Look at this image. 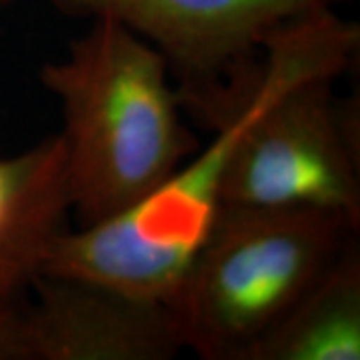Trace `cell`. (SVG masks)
<instances>
[{
    "label": "cell",
    "instance_id": "obj_1",
    "mask_svg": "<svg viewBox=\"0 0 360 360\" xmlns=\"http://www.w3.org/2000/svg\"><path fill=\"white\" fill-rule=\"evenodd\" d=\"M360 46L356 22L336 8L296 16L270 34L257 63L219 92L212 130L174 174L130 210L94 226L68 229L44 274L78 276L170 304L222 205V182L250 124L284 92L310 78H338Z\"/></svg>",
    "mask_w": 360,
    "mask_h": 360
},
{
    "label": "cell",
    "instance_id": "obj_2",
    "mask_svg": "<svg viewBox=\"0 0 360 360\" xmlns=\"http://www.w3.org/2000/svg\"><path fill=\"white\" fill-rule=\"evenodd\" d=\"M172 78L155 46L112 20H90L65 56L40 66L63 116L56 134L78 229L139 205L200 146Z\"/></svg>",
    "mask_w": 360,
    "mask_h": 360
},
{
    "label": "cell",
    "instance_id": "obj_3",
    "mask_svg": "<svg viewBox=\"0 0 360 360\" xmlns=\"http://www.w3.org/2000/svg\"><path fill=\"white\" fill-rule=\"evenodd\" d=\"M359 226L326 208L222 202L170 302L184 348L248 360Z\"/></svg>",
    "mask_w": 360,
    "mask_h": 360
},
{
    "label": "cell",
    "instance_id": "obj_4",
    "mask_svg": "<svg viewBox=\"0 0 360 360\" xmlns=\"http://www.w3.org/2000/svg\"><path fill=\"white\" fill-rule=\"evenodd\" d=\"M335 80L300 82L258 116L234 150L222 202L326 208L360 224L359 110L336 101Z\"/></svg>",
    "mask_w": 360,
    "mask_h": 360
},
{
    "label": "cell",
    "instance_id": "obj_5",
    "mask_svg": "<svg viewBox=\"0 0 360 360\" xmlns=\"http://www.w3.org/2000/svg\"><path fill=\"white\" fill-rule=\"evenodd\" d=\"M66 18L112 20L167 58L180 103L224 89L270 34L296 16L347 0H49Z\"/></svg>",
    "mask_w": 360,
    "mask_h": 360
},
{
    "label": "cell",
    "instance_id": "obj_6",
    "mask_svg": "<svg viewBox=\"0 0 360 360\" xmlns=\"http://www.w3.org/2000/svg\"><path fill=\"white\" fill-rule=\"evenodd\" d=\"M184 350L170 304L42 274L13 330L11 360H170Z\"/></svg>",
    "mask_w": 360,
    "mask_h": 360
},
{
    "label": "cell",
    "instance_id": "obj_7",
    "mask_svg": "<svg viewBox=\"0 0 360 360\" xmlns=\"http://www.w3.org/2000/svg\"><path fill=\"white\" fill-rule=\"evenodd\" d=\"M70 217L65 148L56 132L0 156V360H11L14 322Z\"/></svg>",
    "mask_w": 360,
    "mask_h": 360
},
{
    "label": "cell",
    "instance_id": "obj_8",
    "mask_svg": "<svg viewBox=\"0 0 360 360\" xmlns=\"http://www.w3.org/2000/svg\"><path fill=\"white\" fill-rule=\"evenodd\" d=\"M360 359V245L352 234L248 360Z\"/></svg>",
    "mask_w": 360,
    "mask_h": 360
},
{
    "label": "cell",
    "instance_id": "obj_9",
    "mask_svg": "<svg viewBox=\"0 0 360 360\" xmlns=\"http://www.w3.org/2000/svg\"><path fill=\"white\" fill-rule=\"evenodd\" d=\"M16 2H20V0H0V11H6V8H11L14 6Z\"/></svg>",
    "mask_w": 360,
    "mask_h": 360
}]
</instances>
